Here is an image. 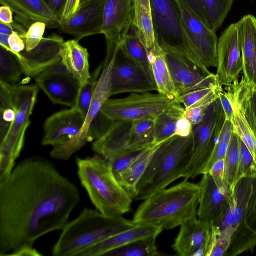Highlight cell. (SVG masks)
Listing matches in <instances>:
<instances>
[{
    "label": "cell",
    "mask_w": 256,
    "mask_h": 256,
    "mask_svg": "<svg viewBox=\"0 0 256 256\" xmlns=\"http://www.w3.org/2000/svg\"><path fill=\"white\" fill-rule=\"evenodd\" d=\"M76 186L40 156L19 162L0 182V256H42L39 238L62 230L80 202Z\"/></svg>",
    "instance_id": "cell-1"
},
{
    "label": "cell",
    "mask_w": 256,
    "mask_h": 256,
    "mask_svg": "<svg viewBox=\"0 0 256 256\" xmlns=\"http://www.w3.org/2000/svg\"><path fill=\"white\" fill-rule=\"evenodd\" d=\"M200 188L186 180L162 189L144 200L136 210L135 224H148L170 230L197 216Z\"/></svg>",
    "instance_id": "cell-2"
},
{
    "label": "cell",
    "mask_w": 256,
    "mask_h": 256,
    "mask_svg": "<svg viewBox=\"0 0 256 256\" xmlns=\"http://www.w3.org/2000/svg\"><path fill=\"white\" fill-rule=\"evenodd\" d=\"M76 162L81 184L97 210L110 216L130 211L132 198L116 180L108 161L96 154L76 157Z\"/></svg>",
    "instance_id": "cell-3"
},
{
    "label": "cell",
    "mask_w": 256,
    "mask_h": 256,
    "mask_svg": "<svg viewBox=\"0 0 256 256\" xmlns=\"http://www.w3.org/2000/svg\"><path fill=\"white\" fill-rule=\"evenodd\" d=\"M135 226L122 216H110L84 208L65 226L52 248L54 256H78L84 250Z\"/></svg>",
    "instance_id": "cell-4"
},
{
    "label": "cell",
    "mask_w": 256,
    "mask_h": 256,
    "mask_svg": "<svg viewBox=\"0 0 256 256\" xmlns=\"http://www.w3.org/2000/svg\"><path fill=\"white\" fill-rule=\"evenodd\" d=\"M192 144V134L184 137L175 136L161 143L139 181L132 199L144 200L184 178L190 162Z\"/></svg>",
    "instance_id": "cell-5"
},
{
    "label": "cell",
    "mask_w": 256,
    "mask_h": 256,
    "mask_svg": "<svg viewBox=\"0 0 256 256\" xmlns=\"http://www.w3.org/2000/svg\"><path fill=\"white\" fill-rule=\"evenodd\" d=\"M38 92L37 85H11L0 81V96L5 98L16 112L14 121L0 140V182L10 174L23 148Z\"/></svg>",
    "instance_id": "cell-6"
},
{
    "label": "cell",
    "mask_w": 256,
    "mask_h": 256,
    "mask_svg": "<svg viewBox=\"0 0 256 256\" xmlns=\"http://www.w3.org/2000/svg\"><path fill=\"white\" fill-rule=\"evenodd\" d=\"M213 226L220 231L228 226L234 230L226 256H238L256 246V176L236 184L222 218Z\"/></svg>",
    "instance_id": "cell-7"
},
{
    "label": "cell",
    "mask_w": 256,
    "mask_h": 256,
    "mask_svg": "<svg viewBox=\"0 0 256 256\" xmlns=\"http://www.w3.org/2000/svg\"><path fill=\"white\" fill-rule=\"evenodd\" d=\"M156 40L166 52L178 54L204 72L211 73L200 62L185 34L178 0H150Z\"/></svg>",
    "instance_id": "cell-8"
},
{
    "label": "cell",
    "mask_w": 256,
    "mask_h": 256,
    "mask_svg": "<svg viewBox=\"0 0 256 256\" xmlns=\"http://www.w3.org/2000/svg\"><path fill=\"white\" fill-rule=\"evenodd\" d=\"M177 102L158 92L132 93L122 98H108L101 111L112 121L154 120Z\"/></svg>",
    "instance_id": "cell-9"
},
{
    "label": "cell",
    "mask_w": 256,
    "mask_h": 256,
    "mask_svg": "<svg viewBox=\"0 0 256 256\" xmlns=\"http://www.w3.org/2000/svg\"><path fill=\"white\" fill-rule=\"evenodd\" d=\"M224 120V113L218 98L208 107L204 120L193 126L192 158L183 178L184 180L194 179L204 174Z\"/></svg>",
    "instance_id": "cell-10"
},
{
    "label": "cell",
    "mask_w": 256,
    "mask_h": 256,
    "mask_svg": "<svg viewBox=\"0 0 256 256\" xmlns=\"http://www.w3.org/2000/svg\"><path fill=\"white\" fill-rule=\"evenodd\" d=\"M117 55L115 54L109 62L104 63V68L89 110L80 133L70 142L52 148L50 152L52 158L60 160H68L74 154L88 142L87 134L91 124L100 112L106 101L112 96V72Z\"/></svg>",
    "instance_id": "cell-11"
},
{
    "label": "cell",
    "mask_w": 256,
    "mask_h": 256,
    "mask_svg": "<svg viewBox=\"0 0 256 256\" xmlns=\"http://www.w3.org/2000/svg\"><path fill=\"white\" fill-rule=\"evenodd\" d=\"M133 19V0H106L102 28L107 44L104 63L118 52L132 27Z\"/></svg>",
    "instance_id": "cell-12"
},
{
    "label": "cell",
    "mask_w": 256,
    "mask_h": 256,
    "mask_svg": "<svg viewBox=\"0 0 256 256\" xmlns=\"http://www.w3.org/2000/svg\"><path fill=\"white\" fill-rule=\"evenodd\" d=\"M35 81L53 104L75 108L81 85L62 61L36 76Z\"/></svg>",
    "instance_id": "cell-13"
},
{
    "label": "cell",
    "mask_w": 256,
    "mask_h": 256,
    "mask_svg": "<svg viewBox=\"0 0 256 256\" xmlns=\"http://www.w3.org/2000/svg\"><path fill=\"white\" fill-rule=\"evenodd\" d=\"M218 70L219 86H230L238 81L243 69L240 36L237 24L227 28L218 40Z\"/></svg>",
    "instance_id": "cell-14"
},
{
    "label": "cell",
    "mask_w": 256,
    "mask_h": 256,
    "mask_svg": "<svg viewBox=\"0 0 256 256\" xmlns=\"http://www.w3.org/2000/svg\"><path fill=\"white\" fill-rule=\"evenodd\" d=\"M178 2L183 28L194 52L206 68L217 67L218 40L216 32L201 22L180 2Z\"/></svg>",
    "instance_id": "cell-15"
},
{
    "label": "cell",
    "mask_w": 256,
    "mask_h": 256,
    "mask_svg": "<svg viewBox=\"0 0 256 256\" xmlns=\"http://www.w3.org/2000/svg\"><path fill=\"white\" fill-rule=\"evenodd\" d=\"M165 53L178 101L180 97L190 92L220 86L216 74L204 72L178 54Z\"/></svg>",
    "instance_id": "cell-16"
},
{
    "label": "cell",
    "mask_w": 256,
    "mask_h": 256,
    "mask_svg": "<svg viewBox=\"0 0 256 256\" xmlns=\"http://www.w3.org/2000/svg\"><path fill=\"white\" fill-rule=\"evenodd\" d=\"M198 184L200 188L198 219L215 225L222 218L229 204L231 192L225 184L218 186L210 174H202Z\"/></svg>",
    "instance_id": "cell-17"
},
{
    "label": "cell",
    "mask_w": 256,
    "mask_h": 256,
    "mask_svg": "<svg viewBox=\"0 0 256 256\" xmlns=\"http://www.w3.org/2000/svg\"><path fill=\"white\" fill-rule=\"evenodd\" d=\"M84 120V116L76 108L52 114L44 123L42 144L54 148L70 142L80 133Z\"/></svg>",
    "instance_id": "cell-18"
},
{
    "label": "cell",
    "mask_w": 256,
    "mask_h": 256,
    "mask_svg": "<svg viewBox=\"0 0 256 256\" xmlns=\"http://www.w3.org/2000/svg\"><path fill=\"white\" fill-rule=\"evenodd\" d=\"M172 248L180 256H206L210 244L212 224L195 216L182 224Z\"/></svg>",
    "instance_id": "cell-19"
},
{
    "label": "cell",
    "mask_w": 256,
    "mask_h": 256,
    "mask_svg": "<svg viewBox=\"0 0 256 256\" xmlns=\"http://www.w3.org/2000/svg\"><path fill=\"white\" fill-rule=\"evenodd\" d=\"M152 91L158 92L157 87L144 72L130 60H121L118 53L112 72V96Z\"/></svg>",
    "instance_id": "cell-20"
},
{
    "label": "cell",
    "mask_w": 256,
    "mask_h": 256,
    "mask_svg": "<svg viewBox=\"0 0 256 256\" xmlns=\"http://www.w3.org/2000/svg\"><path fill=\"white\" fill-rule=\"evenodd\" d=\"M62 37L56 34L44 38L40 44L30 51L20 52L17 59L23 74L36 78L52 66L61 61L60 52L64 42Z\"/></svg>",
    "instance_id": "cell-21"
},
{
    "label": "cell",
    "mask_w": 256,
    "mask_h": 256,
    "mask_svg": "<svg viewBox=\"0 0 256 256\" xmlns=\"http://www.w3.org/2000/svg\"><path fill=\"white\" fill-rule=\"evenodd\" d=\"M106 0H92L80 6L75 14L58 28L72 36L79 42L82 39L102 34L104 10Z\"/></svg>",
    "instance_id": "cell-22"
},
{
    "label": "cell",
    "mask_w": 256,
    "mask_h": 256,
    "mask_svg": "<svg viewBox=\"0 0 256 256\" xmlns=\"http://www.w3.org/2000/svg\"><path fill=\"white\" fill-rule=\"evenodd\" d=\"M163 230L160 226L148 224H135L134 226L92 246L78 256H106L108 252L132 242L151 237H158Z\"/></svg>",
    "instance_id": "cell-23"
},
{
    "label": "cell",
    "mask_w": 256,
    "mask_h": 256,
    "mask_svg": "<svg viewBox=\"0 0 256 256\" xmlns=\"http://www.w3.org/2000/svg\"><path fill=\"white\" fill-rule=\"evenodd\" d=\"M2 6L9 7L16 15V20L29 27L34 22H42L48 28H58V18L42 0H0Z\"/></svg>",
    "instance_id": "cell-24"
},
{
    "label": "cell",
    "mask_w": 256,
    "mask_h": 256,
    "mask_svg": "<svg viewBox=\"0 0 256 256\" xmlns=\"http://www.w3.org/2000/svg\"><path fill=\"white\" fill-rule=\"evenodd\" d=\"M132 122L113 121L104 135L93 142V151L108 161L130 152L128 150V144Z\"/></svg>",
    "instance_id": "cell-25"
},
{
    "label": "cell",
    "mask_w": 256,
    "mask_h": 256,
    "mask_svg": "<svg viewBox=\"0 0 256 256\" xmlns=\"http://www.w3.org/2000/svg\"><path fill=\"white\" fill-rule=\"evenodd\" d=\"M236 24L240 36L243 76L256 86V18L246 15Z\"/></svg>",
    "instance_id": "cell-26"
},
{
    "label": "cell",
    "mask_w": 256,
    "mask_h": 256,
    "mask_svg": "<svg viewBox=\"0 0 256 256\" xmlns=\"http://www.w3.org/2000/svg\"><path fill=\"white\" fill-rule=\"evenodd\" d=\"M61 61L66 69L84 85L91 78L90 72L89 54L76 40L64 42L60 49Z\"/></svg>",
    "instance_id": "cell-27"
},
{
    "label": "cell",
    "mask_w": 256,
    "mask_h": 256,
    "mask_svg": "<svg viewBox=\"0 0 256 256\" xmlns=\"http://www.w3.org/2000/svg\"><path fill=\"white\" fill-rule=\"evenodd\" d=\"M148 55L158 92L178 101L165 52L156 42Z\"/></svg>",
    "instance_id": "cell-28"
},
{
    "label": "cell",
    "mask_w": 256,
    "mask_h": 256,
    "mask_svg": "<svg viewBox=\"0 0 256 256\" xmlns=\"http://www.w3.org/2000/svg\"><path fill=\"white\" fill-rule=\"evenodd\" d=\"M238 102L244 116L256 136V86L248 82L242 76L240 82L238 81L227 86Z\"/></svg>",
    "instance_id": "cell-29"
},
{
    "label": "cell",
    "mask_w": 256,
    "mask_h": 256,
    "mask_svg": "<svg viewBox=\"0 0 256 256\" xmlns=\"http://www.w3.org/2000/svg\"><path fill=\"white\" fill-rule=\"evenodd\" d=\"M134 19L132 26L138 32L148 51L152 50L156 40L150 0H133Z\"/></svg>",
    "instance_id": "cell-30"
},
{
    "label": "cell",
    "mask_w": 256,
    "mask_h": 256,
    "mask_svg": "<svg viewBox=\"0 0 256 256\" xmlns=\"http://www.w3.org/2000/svg\"><path fill=\"white\" fill-rule=\"evenodd\" d=\"M134 34H128L123 40L120 52L124 58L141 68L154 83L148 50L134 28Z\"/></svg>",
    "instance_id": "cell-31"
},
{
    "label": "cell",
    "mask_w": 256,
    "mask_h": 256,
    "mask_svg": "<svg viewBox=\"0 0 256 256\" xmlns=\"http://www.w3.org/2000/svg\"><path fill=\"white\" fill-rule=\"evenodd\" d=\"M160 144H155L145 150L117 179L122 186L132 198L136 194L139 181L144 174L152 157Z\"/></svg>",
    "instance_id": "cell-32"
},
{
    "label": "cell",
    "mask_w": 256,
    "mask_h": 256,
    "mask_svg": "<svg viewBox=\"0 0 256 256\" xmlns=\"http://www.w3.org/2000/svg\"><path fill=\"white\" fill-rule=\"evenodd\" d=\"M155 144L154 120H142L132 122L128 137V152L143 150Z\"/></svg>",
    "instance_id": "cell-33"
},
{
    "label": "cell",
    "mask_w": 256,
    "mask_h": 256,
    "mask_svg": "<svg viewBox=\"0 0 256 256\" xmlns=\"http://www.w3.org/2000/svg\"><path fill=\"white\" fill-rule=\"evenodd\" d=\"M184 110L182 104L177 102L154 120L156 144L175 136L177 122L183 116Z\"/></svg>",
    "instance_id": "cell-34"
},
{
    "label": "cell",
    "mask_w": 256,
    "mask_h": 256,
    "mask_svg": "<svg viewBox=\"0 0 256 256\" xmlns=\"http://www.w3.org/2000/svg\"><path fill=\"white\" fill-rule=\"evenodd\" d=\"M227 92L234 111V132L245 144L256 164V136L247 122L236 99L230 92L228 91Z\"/></svg>",
    "instance_id": "cell-35"
},
{
    "label": "cell",
    "mask_w": 256,
    "mask_h": 256,
    "mask_svg": "<svg viewBox=\"0 0 256 256\" xmlns=\"http://www.w3.org/2000/svg\"><path fill=\"white\" fill-rule=\"evenodd\" d=\"M240 156V138L234 131L227 150L225 160L224 183L231 192L236 184Z\"/></svg>",
    "instance_id": "cell-36"
},
{
    "label": "cell",
    "mask_w": 256,
    "mask_h": 256,
    "mask_svg": "<svg viewBox=\"0 0 256 256\" xmlns=\"http://www.w3.org/2000/svg\"><path fill=\"white\" fill-rule=\"evenodd\" d=\"M156 237L142 239L116 248L106 256H158L162 255L158 250Z\"/></svg>",
    "instance_id": "cell-37"
},
{
    "label": "cell",
    "mask_w": 256,
    "mask_h": 256,
    "mask_svg": "<svg viewBox=\"0 0 256 256\" xmlns=\"http://www.w3.org/2000/svg\"><path fill=\"white\" fill-rule=\"evenodd\" d=\"M22 74L20 64L14 56L0 46V81L16 85Z\"/></svg>",
    "instance_id": "cell-38"
},
{
    "label": "cell",
    "mask_w": 256,
    "mask_h": 256,
    "mask_svg": "<svg viewBox=\"0 0 256 256\" xmlns=\"http://www.w3.org/2000/svg\"><path fill=\"white\" fill-rule=\"evenodd\" d=\"M222 88L216 86L196 90L181 96L178 102L185 109L208 106L218 98V92Z\"/></svg>",
    "instance_id": "cell-39"
},
{
    "label": "cell",
    "mask_w": 256,
    "mask_h": 256,
    "mask_svg": "<svg viewBox=\"0 0 256 256\" xmlns=\"http://www.w3.org/2000/svg\"><path fill=\"white\" fill-rule=\"evenodd\" d=\"M211 28H220L232 6L234 0H204Z\"/></svg>",
    "instance_id": "cell-40"
},
{
    "label": "cell",
    "mask_w": 256,
    "mask_h": 256,
    "mask_svg": "<svg viewBox=\"0 0 256 256\" xmlns=\"http://www.w3.org/2000/svg\"><path fill=\"white\" fill-rule=\"evenodd\" d=\"M104 68V62L94 70L90 78L81 86L75 108L85 117L89 110L94 92Z\"/></svg>",
    "instance_id": "cell-41"
},
{
    "label": "cell",
    "mask_w": 256,
    "mask_h": 256,
    "mask_svg": "<svg viewBox=\"0 0 256 256\" xmlns=\"http://www.w3.org/2000/svg\"><path fill=\"white\" fill-rule=\"evenodd\" d=\"M234 230L228 226L222 231L212 225V236L209 250L206 256H225L230 248Z\"/></svg>",
    "instance_id": "cell-42"
},
{
    "label": "cell",
    "mask_w": 256,
    "mask_h": 256,
    "mask_svg": "<svg viewBox=\"0 0 256 256\" xmlns=\"http://www.w3.org/2000/svg\"><path fill=\"white\" fill-rule=\"evenodd\" d=\"M240 156L236 183L242 178L256 176V162L249 150L240 138Z\"/></svg>",
    "instance_id": "cell-43"
},
{
    "label": "cell",
    "mask_w": 256,
    "mask_h": 256,
    "mask_svg": "<svg viewBox=\"0 0 256 256\" xmlns=\"http://www.w3.org/2000/svg\"><path fill=\"white\" fill-rule=\"evenodd\" d=\"M112 122L100 111L88 128L87 134L88 142H94L104 136Z\"/></svg>",
    "instance_id": "cell-44"
},
{
    "label": "cell",
    "mask_w": 256,
    "mask_h": 256,
    "mask_svg": "<svg viewBox=\"0 0 256 256\" xmlns=\"http://www.w3.org/2000/svg\"><path fill=\"white\" fill-rule=\"evenodd\" d=\"M144 150L128 152L108 160L111 165L116 180L130 166Z\"/></svg>",
    "instance_id": "cell-45"
},
{
    "label": "cell",
    "mask_w": 256,
    "mask_h": 256,
    "mask_svg": "<svg viewBox=\"0 0 256 256\" xmlns=\"http://www.w3.org/2000/svg\"><path fill=\"white\" fill-rule=\"evenodd\" d=\"M46 24L42 22L32 24L25 36L26 50L30 51L37 46L43 39Z\"/></svg>",
    "instance_id": "cell-46"
},
{
    "label": "cell",
    "mask_w": 256,
    "mask_h": 256,
    "mask_svg": "<svg viewBox=\"0 0 256 256\" xmlns=\"http://www.w3.org/2000/svg\"><path fill=\"white\" fill-rule=\"evenodd\" d=\"M204 24L210 28L204 0H178Z\"/></svg>",
    "instance_id": "cell-47"
},
{
    "label": "cell",
    "mask_w": 256,
    "mask_h": 256,
    "mask_svg": "<svg viewBox=\"0 0 256 256\" xmlns=\"http://www.w3.org/2000/svg\"><path fill=\"white\" fill-rule=\"evenodd\" d=\"M230 142L216 141L211 156L204 170V174H208L217 161L225 159Z\"/></svg>",
    "instance_id": "cell-48"
},
{
    "label": "cell",
    "mask_w": 256,
    "mask_h": 256,
    "mask_svg": "<svg viewBox=\"0 0 256 256\" xmlns=\"http://www.w3.org/2000/svg\"><path fill=\"white\" fill-rule=\"evenodd\" d=\"M208 106L185 109L184 116L186 118L193 126L197 125L201 123L204 119Z\"/></svg>",
    "instance_id": "cell-49"
},
{
    "label": "cell",
    "mask_w": 256,
    "mask_h": 256,
    "mask_svg": "<svg viewBox=\"0 0 256 256\" xmlns=\"http://www.w3.org/2000/svg\"><path fill=\"white\" fill-rule=\"evenodd\" d=\"M8 45L10 52L16 59L20 57V53L26 50L24 40L16 32H13L8 38Z\"/></svg>",
    "instance_id": "cell-50"
},
{
    "label": "cell",
    "mask_w": 256,
    "mask_h": 256,
    "mask_svg": "<svg viewBox=\"0 0 256 256\" xmlns=\"http://www.w3.org/2000/svg\"><path fill=\"white\" fill-rule=\"evenodd\" d=\"M222 108L224 113L225 120L234 122V114L233 106L227 92L222 88L218 92Z\"/></svg>",
    "instance_id": "cell-51"
},
{
    "label": "cell",
    "mask_w": 256,
    "mask_h": 256,
    "mask_svg": "<svg viewBox=\"0 0 256 256\" xmlns=\"http://www.w3.org/2000/svg\"><path fill=\"white\" fill-rule=\"evenodd\" d=\"M225 170L224 159L217 161L212 166L208 174H210L218 186L225 184L224 176Z\"/></svg>",
    "instance_id": "cell-52"
},
{
    "label": "cell",
    "mask_w": 256,
    "mask_h": 256,
    "mask_svg": "<svg viewBox=\"0 0 256 256\" xmlns=\"http://www.w3.org/2000/svg\"><path fill=\"white\" fill-rule=\"evenodd\" d=\"M80 2V0H67L60 18V24L66 22L71 18L78 8Z\"/></svg>",
    "instance_id": "cell-53"
},
{
    "label": "cell",
    "mask_w": 256,
    "mask_h": 256,
    "mask_svg": "<svg viewBox=\"0 0 256 256\" xmlns=\"http://www.w3.org/2000/svg\"><path fill=\"white\" fill-rule=\"evenodd\" d=\"M193 126L184 116L178 120L175 136H188L192 134Z\"/></svg>",
    "instance_id": "cell-54"
},
{
    "label": "cell",
    "mask_w": 256,
    "mask_h": 256,
    "mask_svg": "<svg viewBox=\"0 0 256 256\" xmlns=\"http://www.w3.org/2000/svg\"><path fill=\"white\" fill-rule=\"evenodd\" d=\"M47 7L59 19L67 0H42Z\"/></svg>",
    "instance_id": "cell-55"
},
{
    "label": "cell",
    "mask_w": 256,
    "mask_h": 256,
    "mask_svg": "<svg viewBox=\"0 0 256 256\" xmlns=\"http://www.w3.org/2000/svg\"><path fill=\"white\" fill-rule=\"evenodd\" d=\"M13 12L8 6H2L0 8V22L12 24L14 22L13 20Z\"/></svg>",
    "instance_id": "cell-56"
},
{
    "label": "cell",
    "mask_w": 256,
    "mask_h": 256,
    "mask_svg": "<svg viewBox=\"0 0 256 256\" xmlns=\"http://www.w3.org/2000/svg\"><path fill=\"white\" fill-rule=\"evenodd\" d=\"M90 0H80L79 7L89 2Z\"/></svg>",
    "instance_id": "cell-57"
}]
</instances>
